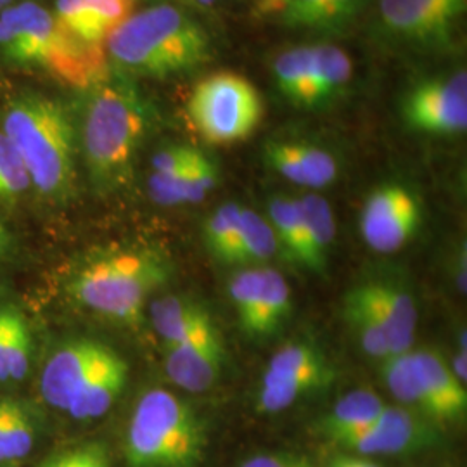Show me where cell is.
Returning <instances> with one entry per match:
<instances>
[{
    "mask_svg": "<svg viewBox=\"0 0 467 467\" xmlns=\"http://www.w3.org/2000/svg\"><path fill=\"white\" fill-rule=\"evenodd\" d=\"M303 213V260L301 268L324 274L336 237V222L329 202L318 194H306L300 200Z\"/></svg>",
    "mask_w": 467,
    "mask_h": 467,
    "instance_id": "obj_19",
    "label": "cell"
},
{
    "mask_svg": "<svg viewBox=\"0 0 467 467\" xmlns=\"http://www.w3.org/2000/svg\"><path fill=\"white\" fill-rule=\"evenodd\" d=\"M206 443L200 414L175 393L152 388L135 403L125 459L129 467H198Z\"/></svg>",
    "mask_w": 467,
    "mask_h": 467,
    "instance_id": "obj_4",
    "label": "cell"
},
{
    "mask_svg": "<svg viewBox=\"0 0 467 467\" xmlns=\"http://www.w3.org/2000/svg\"><path fill=\"white\" fill-rule=\"evenodd\" d=\"M5 368L9 381H21L30 368V333L23 317L13 312L5 350Z\"/></svg>",
    "mask_w": 467,
    "mask_h": 467,
    "instance_id": "obj_32",
    "label": "cell"
},
{
    "mask_svg": "<svg viewBox=\"0 0 467 467\" xmlns=\"http://www.w3.org/2000/svg\"><path fill=\"white\" fill-rule=\"evenodd\" d=\"M467 0H381L384 30L416 47H447Z\"/></svg>",
    "mask_w": 467,
    "mask_h": 467,
    "instance_id": "obj_12",
    "label": "cell"
},
{
    "mask_svg": "<svg viewBox=\"0 0 467 467\" xmlns=\"http://www.w3.org/2000/svg\"><path fill=\"white\" fill-rule=\"evenodd\" d=\"M274 80L285 99L310 108L314 82V47L284 50L274 63Z\"/></svg>",
    "mask_w": 467,
    "mask_h": 467,
    "instance_id": "obj_24",
    "label": "cell"
},
{
    "mask_svg": "<svg viewBox=\"0 0 467 467\" xmlns=\"http://www.w3.org/2000/svg\"><path fill=\"white\" fill-rule=\"evenodd\" d=\"M150 324L165 348L184 341L212 317L210 310L200 301L187 296H163L150 303Z\"/></svg>",
    "mask_w": 467,
    "mask_h": 467,
    "instance_id": "obj_20",
    "label": "cell"
},
{
    "mask_svg": "<svg viewBox=\"0 0 467 467\" xmlns=\"http://www.w3.org/2000/svg\"><path fill=\"white\" fill-rule=\"evenodd\" d=\"M198 150L187 148V146H170L167 150H160L150 165H152V173H181L192 167Z\"/></svg>",
    "mask_w": 467,
    "mask_h": 467,
    "instance_id": "obj_36",
    "label": "cell"
},
{
    "mask_svg": "<svg viewBox=\"0 0 467 467\" xmlns=\"http://www.w3.org/2000/svg\"><path fill=\"white\" fill-rule=\"evenodd\" d=\"M409 127L434 135L461 134L467 129V73L436 77L416 85L403 100Z\"/></svg>",
    "mask_w": 467,
    "mask_h": 467,
    "instance_id": "obj_14",
    "label": "cell"
},
{
    "mask_svg": "<svg viewBox=\"0 0 467 467\" xmlns=\"http://www.w3.org/2000/svg\"><path fill=\"white\" fill-rule=\"evenodd\" d=\"M5 409H7V400L0 399V431H2V426H4V418H5Z\"/></svg>",
    "mask_w": 467,
    "mask_h": 467,
    "instance_id": "obj_43",
    "label": "cell"
},
{
    "mask_svg": "<svg viewBox=\"0 0 467 467\" xmlns=\"http://www.w3.org/2000/svg\"><path fill=\"white\" fill-rule=\"evenodd\" d=\"M191 170L192 167L181 173H152L150 177V198L163 206L202 201L192 182Z\"/></svg>",
    "mask_w": 467,
    "mask_h": 467,
    "instance_id": "obj_29",
    "label": "cell"
},
{
    "mask_svg": "<svg viewBox=\"0 0 467 467\" xmlns=\"http://www.w3.org/2000/svg\"><path fill=\"white\" fill-rule=\"evenodd\" d=\"M362 0H326V25L324 30H336L348 23L360 9Z\"/></svg>",
    "mask_w": 467,
    "mask_h": 467,
    "instance_id": "obj_37",
    "label": "cell"
},
{
    "mask_svg": "<svg viewBox=\"0 0 467 467\" xmlns=\"http://www.w3.org/2000/svg\"><path fill=\"white\" fill-rule=\"evenodd\" d=\"M129 379V364L117 351L104 358L67 412L77 420L99 419L115 405Z\"/></svg>",
    "mask_w": 467,
    "mask_h": 467,
    "instance_id": "obj_18",
    "label": "cell"
},
{
    "mask_svg": "<svg viewBox=\"0 0 467 467\" xmlns=\"http://www.w3.org/2000/svg\"><path fill=\"white\" fill-rule=\"evenodd\" d=\"M148 119L140 99L125 85H102L88 104L84 125L87 165L99 185L129 179Z\"/></svg>",
    "mask_w": 467,
    "mask_h": 467,
    "instance_id": "obj_6",
    "label": "cell"
},
{
    "mask_svg": "<svg viewBox=\"0 0 467 467\" xmlns=\"http://www.w3.org/2000/svg\"><path fill=\"white\" fill-rule=\"evenodd\" d=\"M229 296L241 329L258 341L279 333L293 312L291 287L274 268L235 272L229 283Z\"/></svg>",
    "mask_w": 467,
    "mask_h": 467,
    "instance_id": "obj_10",
    "label": "cell"
},
{
    "mask_svg": "<svg viewBox=\"0 0 467 467\" xmlns=\"http://www.w3.org/2000/svg\"><path fill=\"white\" fill-rule=\"evenodd\" d=\"M165 350L168 379L189 393L212 389L222 376L225 343L215 318H210L184 341Z\"/></svg>",
    "mask_w": 467,
    "mask_h": 467,
    "instance_id": "obj_15",
    "label": "cell"
},
{
    "mask_svg": "<svg viewBox=\"0 0 467 467\" xmlns=\"http://www.w3.org/2000/svg\"><path fill=\"white\" fill-rule=\"evenodd\" d=\"M2 134L16 150L38 192H67L75 179V148L71 121L61 104L44 96L17 98L5 111Z\"/></svg>",
    "mask_w": 467,
    "mask_h": 467,
    "instance_id": "obj_3",
    "label": "cell"
},
{
    "mask_svg": "<svg viewBox=\"0 0 467 467\" xmlns=\"http://www.w3.org/2000/svg\"><path fill=\"white\" fill-rule=\"evenodd\" d=\"M420 218V206L412 191L401 184L379 185L362 206L360 234L370 250L389 254L416 235Z\"/></svg>",
    "mask_w": 467,
    "mask_h": 467,
    "instance_id": "obj_13",
    "label": "cell"
},
{
    "mask_svg": "<svg viewBox=\"0 0 467 467\" xmlns=\"http://www.w3.org/2000/svg\"><path fill=\"white\" fill-rule=\"evenodd\" d=\"M287 4H289V0H270L268 16H270V15H277V13L283 15V11L287 7Z\"/></svg>",
    "mask_w": 467,
    "mask_h": 467,
    "instance_id": "obj_40",
    "label": "cell"
},
{
    "mask_svg": "<svg viewBox=\"0 0 467 467\" xmlns=\"http://www.w3.org/2000/svg\"><path fill=\"white\" fill-rule=\"evenodd\" d=\"M194 2H196V0H194Z\"/></svg>",
    "mask_w": 467,
    "mask_h": 467,
    "instance_id": "obj_45",
    "label": "cell"
},
{
    "mask_svg": "<svg viewBox=\"0 0 467 467\" xmlns=\"http://www.w3.org/2000/svg\"><path fill=\"white\" fill-rule=\"evenodd\" d=\"M15 0H0V9H4V7H7L9 4H13Z\"/></svg>",
    "mask_w": 467,
    "mask_h": 467,
    "instance_id": "obj_44",
    "label": "cell"
},
{
    "mask_svg": "<svg viewBox=\"0 0 467 467\" xmlns=\"http://www.w3.org/2000/svg\"><path fill=\"white\" fill-rule=\"evenodd\" d=\"M170 270V262L156 251H111L80 268L71 293L102 317L137 324L150 295L168 283Z\"/></svg>",
    "mask_w": 467,
    "mask_h": 467,
    "instance_id": "obj_5",
    "label": "cell"
},
{
    "mask_svg": "<svg viewBox=\"0 0 467 467\" xmlns=\"http://www.w3.org/2000/svg\"><path fill=\"white\" fill-rule=\"evenodd\" d=\"M277 239L268 220L256 212L241 208L239 234L229 265H264L277 254Z\"/></svg>",
    "mask_w": 467,
    "mask_h": 467,
    "instance_id": "obj_22",
    "label": "cell"
},
{
    "mask_svg": "<svg viewBox=\"0 0 467 467\" xmlns=\"http://www.w3.org/2000/svg\"><path fill=\"white\" fill-rule=\"evenodd\" d=\"M56 19L73 35L88 44L104 46V36L94 21L88 0H57Z\"/></svg>",
    "mask_w": 467,
    "mask_h": 467,
    "instance_id": "obj_30",
    "label": "cell"
},
{
    "mask_svg": "<svg viewBox=\"0 0 467 467\" xmlns=\"http://www.w3.org/2000/svg\"><path fill=\"white\" fill-rule=\"evenodd\" d=\"M35 443L32 419L16 401L7 400L4 426L0 431V462H11L26 457Z\"/></svg>",
    "mask_w": 467,
    "mask_h": 467,
    "instance_id": "obj_27",
    "label": "cell"
},
{
    "mask_svg": "<svg viewBox=\"0 0 467 467\" xmlns=\"http://www.w3.org/2000/svg\"><path fill=\"white\" fill-rule=\"evenodd\" d=\"M254 7L258 15L268 16V7H270V0H254Z\"/></svg>",
    "mask_w": 467,
    "mask_h": 467,
    "instance_id": "obj_42",
    "label": "cell"
},
{
    "mask_svg": "<svg viewBox=\"0 0 467 467\" xmlns=\"http://www.w3.org/2000/svg\"><path fill=\"white\" fill-rule=\"evenodd\" d=\"M0 50L13 61L36 65L78 88L98 84L108 73L104 46L71 34L35 2H21L0 15Z\"/></svg>",
    "mask_w": 467,
    "mask_h": 467,
    "instance_id": "obj_1",
    "label": "cell"
},
{
    "mask_svg": "<svg viewBox=\"0 0 467 467\" xmlns=\"http://www.w3.org/2000/svg\"><path fill=\"white\" fill-rule=\"evenodd\" d=\"M336 378L333 362L317 343L293 339L272 355L262 374L256 407L277 414L329 388Z\"/></svg>",
    "mask_w": 467,
    "mask_h": 467,
    "instance_id": "obj_9",
    "label": "cell"
},
{
    "mask_svg": "<svg viewBox=\"0 0 467 467\" xmlns=\"http://www.w3.org/2000/svg\"><path fill=\"white\" fill-rule=\"evenodd\" d=\"M438 441L440 431L433 420L401 405H386L366 428L345 434L331 445L339 451L370 457L418 453L433 449Z\"/></svg>",
    "mask_w": 467,
    "mask_h": 467,
    "instance_id": "obj_11",
    "label": "cell"
},
{
    "mask_svg": "<svg viewBox=\"0 0 467 467\" xmlns=\"http://www.w3.org/2000/svg\"><path fill=\"white\" fill-rule=\"evenodd\" d=\"M187 113L210 144H234L250 137L264 118V99L243 75L218 71L196 85L187 100Z\"/></svg>",
    "mask_w": 467,
    "mask_h": 467,
    "instance_id": "obj_8",
    "label": "cell"
},
{
    "mask_svg": "<svg viewBox=\"0 0 467 467\" xmlns=\"http://www.w3.org/2000/svg\"><path fill=\"white\" fill-rule=\"evenodd\" d=\"M383 379L401 407L434 424L466 419V384L438 350L422 348L388 357L383 360Z\"/></svg>",
    "mask_w": 467,
    "mask_h": 467,
    "instance_id": "obj_7",
    "label": "cell"
},
{
    "mask_svg": "<svg viewBox=\"0 0 467 467\" xmlns=\"http://www.w3.org/2000/svg\"><path fill=\"white\" fill-rule=\"evenodd\" d=\"M270 227L275 234L277 248L284 258L295 267H301L303 260V213L300 200L279 196L268 206Z\"/></svg>",
    "mask_w": 467,
    "mask_h": 467,
    "instance_id": "obj_26",
    "label": "cell"
},
{
    "mask_svg": "<svg viewBox=\"0 0 467 467\" xmlns=\"http://www.w3.org/2000/svg\"><path fill=\"white\" fill-rule=\"evenodd\" d=\"M386 403L370 389H355L336 401L333 409L318 420L317 431L329 443L334 440L366 428L384 410Z\"/></svg>",
    "mask_w": 467,
    "mask_h": 467,
    "instance_id": "obj_21",
    "label": "cell"
},
{
    "mask_svg": "<svg viewBox=\"0 0 467 467\" xmlns=\"http://www.w3.org/2000/svg\"><path fill=\"white\" fill-rule=\"evenodd\" d=\"M88 7L106 42L108 35L134 15L135 0H88Z\"/></svg>",
    "mask_w": 467,
    "mask_h": 467,
    "instance_id": "obj_34",
    "label": "cell"
},
{
    "mask_svg": "<svg viewBox=\"0 0 467 467\" xmlns=\"http://www.w3.org/2000/svg\"><path fill=\"white\" fill-rule=\"evenodd\" d=\"M15 310H0V383L7 379V368H5V350L9 339V326Z\"/></svg>",
    "mask_w": 467,
    "mask_h": 467,
    "instance_id": "obj_39",
    "label": "cell"
},
{
    "mask_svg": "<svg viewBox=\"0 0 467 467\" xmlns=\"http://www.w3.org/2000/svg\"><path fill=\"white\" fill-rule=\"evenodd\" d=\"M38 467H111L102 443H84L49 455Z\"/></svg>",
    "mask_w": 467,
    "mask_h": 467,
    "instance_id": "obj_33",
    "label": "cell"
},
{
    "mask_svg": "<svg viewBox=\"0 0 467 467\" xmlns=\"http://www.w3.org/2000/svg\"><path fill=\"white\" fill-rule=\"evenodd\" d=\"M351 59L336 46H314V82L310 108L320 106L345 88L351 78Z\"/></svg>",
    "mask_w": 467,
    "mask_h": 467,
    "instance_id": "obj_25",
    "label": "cell"
},
{
    "mask_svg": "<svg viewBox=\"0 0 467 467\" xmlns=\"http://www.w3.org/2000/svg\"><path fill=\"white\" fill-rule=\"evenodd\" d=\"M283 23L289 28L324 30L326 0H289L283 11Z\"/></svg>",
    "mask_w": 467,
    "mask_h": 467,
    "instance_id": "obj_35",
    "label": "cell"
},
{
    "mask_svg": "<svg viewBox=\"0 0 467 467\" xmlns=\"http://www.w3.org/2000/svg\"><path fill=\"white\" fill-rule=\"evenodd\" d=\"M32 185L30 175L7 137L0 134V201L15 200Z\"/></svg>",
    "mask_w": 467,
    "mask_h": 467,
    "instance_id": "obj_31",
    "label": "cell"
},
{
    "mask_svg": "<svg viewBox=\"0 0 467 467\" xmlns=\"http://www.w3.org/2000/svg\"><path fill=\"white\" fill-rule=\"evenodd\" d=\"M104 44L119 67L160 78L189 73L212 56L200 23L168 4L132 15Z\"/></svg>",
    "mask_w": 467,
    "mask_h": 467,
    "instance_id": "obj_2",
    "label": "cell"
},
{
    "mask_svg": "<svg viewBox=\"0 0 467 467\" xmlns=\"http://www.w3.org/2000/svg\"><path fill=\"white\" fill-rule=\"evenodd\" d=\"M9 241H11V235L5 231L4 225H0V256L9 248Z\"/></svg>",
    "mask_w": 467,
    "mask_h": 467,
    "instance_id": "obj_41",
    "label": "cell"
},
{
    "mask_svg": "<svg viewBox=\"0 0 467 467\" xmlns=\"http://www.w3.org/2000/svg\"><path fill=\"white\" fill-rule=\"evenodd\" d=\"M241 208L243 206L235 202H225L204 222V244L218 262L225 265H229V258L237 241Z\"/></svg>",
    "mask_w": 467,
    "mask_h": 467,
    "instance_id": "obj_28",
    "label": "cell"
},
{
    "mask_svg": "<svg viewBox=\"0 0 467 467\" xmlns=\"http://www.w3.org/2000/svg\"><path fill=\"white\" fill-rule=\"evenodd\" d=\"M360 289L383 324L391 357L412 350L419 320L412 295L399 284L388 281L360 284Z\"/></svg>",
    "mask_w": 467,
    "mask_h": 467,
    "instance_id": "obj_17",
    "label": "cell"
},
{
    "mask_svg": "<svg viewBox=\"0 0 467 467\" xmlns=\"http://www.w3.org/2000/svg\"><path fill=\"white\" fill-rule=\"evenodd\" d=\"M111 348L92 339H77L56 351L42 372L40 393L50 407L65 410L78 397Z\"/></svg>",
    "mask_w": 467,
    "mask_h": 467,
    "instance_id": "obj_16",
    "label": "cell"
},
{
    "mask_svg": "<svg viewBox=\"0 0 467 467\" xmlns=\"http://www.w3.org/2000/svg\"><path fill=\"white\" fill-rule=\"evenodd\" d=\"M343 314H345L347 322L350 324L353 333L357 336L362 350L366 351L368 357L381 360V362L388 357H391L383 324L378 318V314L372 308V305L368 303L366 295L362 293L360 285L353 287L347 293Z\"/></svg>",
    "mask_w": 467,
    "mask_h": 467,
    "instance_id": "obj_23",
    "label": "cell"
},
{
    "mask_svg": "<svg viewBox=\"0 0 467 467\" xmlns=\"http://www.w3.org/2000/svg\"><path fill=\"white\" fill-rule=\"evenodd\" d=\"M241 467H310V464L289 453H260L248 459Z\"/></svg>",
    "mask_w": 467,
    "mask_h": 467,
    "instance_id": "obj_38",
    "label": "cell"
}]
</instances>
